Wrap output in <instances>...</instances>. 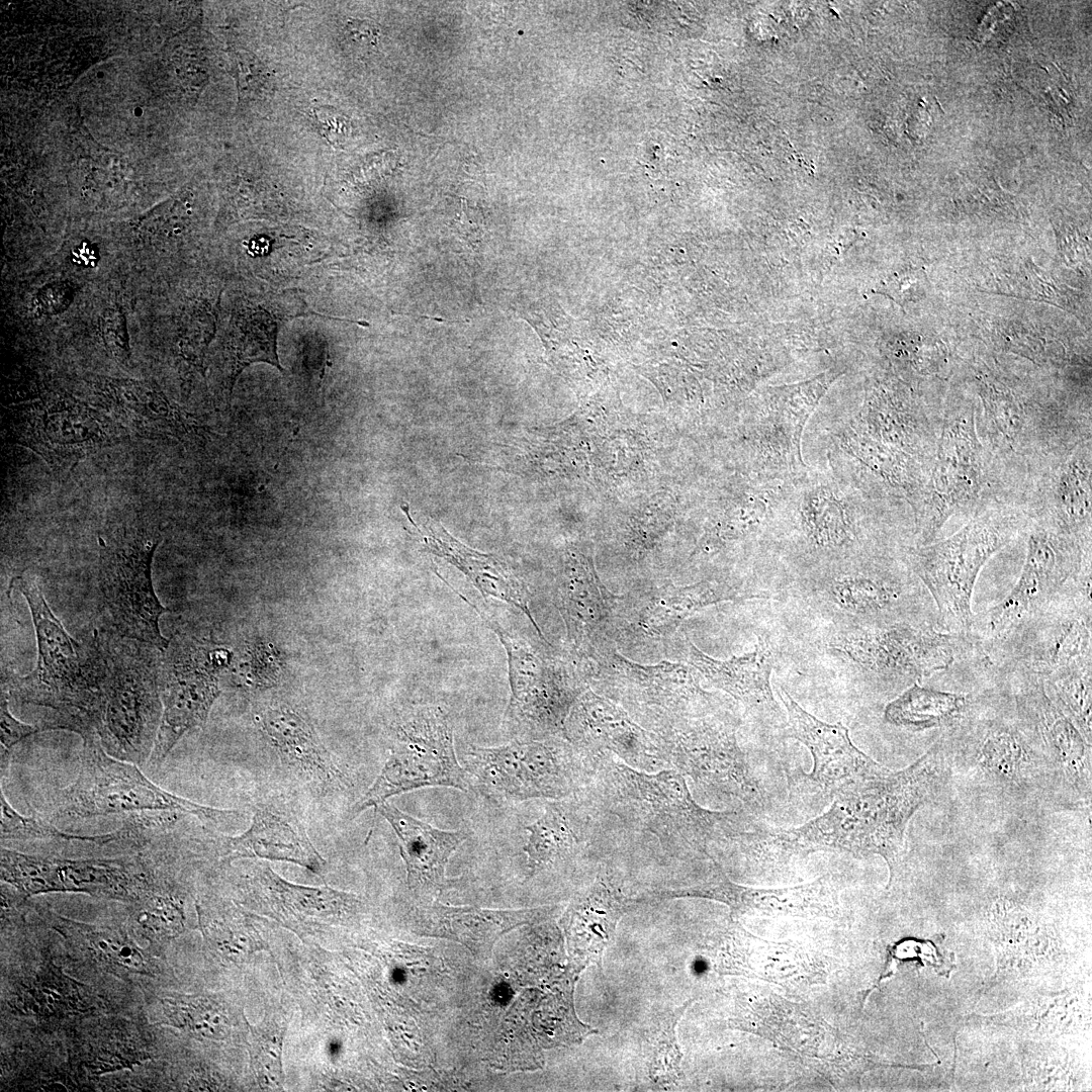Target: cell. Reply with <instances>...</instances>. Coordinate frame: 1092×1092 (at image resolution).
Here are the masks:
<instances>
[{
  "label": "cell",
  "instance_id": "1",
  "mask_svg": "<svg viewBox=\"0 0 1092 1092\" xmlns=\"http://www.w3.org/2000/svg\"><path fill=\"white\" fill-rule=\"evenodd\" d=\"M939 736L909 766L836 795L829 809L795 828L752 831L748 851L779 858L819 850L877 854L894 873L913 815L933 799L950 776Z\"/></svg>",
  "mask_w": 1092,
  "mask_h": 1092
},
{
  "label": "cell",
  "instance_id": "2",
  "mask_svg": "<svg viewBox=\"0 0 1092 1092\" xmlns=\"http://www.w3.org/2000/svg\"><path fill=\"white\" fill-rule=\"evenodd\" d=\"M593 769L577 796L599 823L644 838L678 858L710 860L713 845H724L751 827L736 810L712 811L699 805L685 777L674 768L648 772L609 752L593 753Z\"/></svg>",
  "mask_w": 1092,
  "mask_h": 1092
},
{
  "label": "cell",
  "instance_id": "3",
  "mask_svg": "<svg viewBox=\"0 0 1092 1092\" xmlns=\"http://www.w3.org/2000/svg\"><path fill=\"white\" fill-rule=\"evenodd\" d=\"M940 736L950 774L1002 798L1039 796L1049 801L1044 762L1001 675L982 689L967 716Z\"/></svg>",
  "mask_w": 1092,
  "mask_h": 1092
},
{
  "label": "cell",
  "instance_id": "4",
  "mask_svg": "<svg viewBox=\"0 0 1092 1092\" xmlns=\"http://www.w3.org/2000/svg\"><path fill=\"white\" fill-rule=\"evenodd\" d=\"M1028 521L1023 504L997 502L947 538L907 548L906 560L930 595L942 631L971 634L972 595L981 569L1024 533Z\"/></svg>",
  "mask_w": 1092,
  "mask_h": 1092
},
{
  "label": "cell",
  "instance_id": "5",
  "mask_svg": "<svg viewBox=\"0 0 1092 1092\" xmlns=\"http://www.w3.org/2000/svg\"><path fill=\"white\" fill-rule=\"evenodd\" d=\"M12 583L29 605L38 657L35 668L12 679L11 694L19 701L49 707L60 717L50 729L81 733L89 728L100 691V655H87L52 613L34 578L18 575Z\"/></svg>",
  "mask_w": 1092,
  "mask_h": 1092
},
{
  "label": "cell",
  "instance_id": "6",
  "mask_svg": "<svg viewBox=\"0 0 1092 1092\" xmlns=\"http://www.w3.org/2000/svg\"><path fill=\"white\" fill-rule=\"evenodd\" d=\"M582 663L588 688L652 732L724 709L723 701L703 688L700 672L684 661L641 664L611 646Z\"/></svg>",
  "mask_w": 1092,
  "mask_h": 1092
},
{
  "label": "cell",
  "instance_id": "7",
  "mask_svg": "<svg viewBox=\"0 0 1092 1092\" xmlns=\"http://www.w3.org/2000/svg\"><path fill=\"white\" fill-rule=\"evenodd\" d=\"M462 761L471 786L498 803L575 798L593 769L592 755L561 736L513 739L492 747L473 745Z\"/></svg>",
  "mask_w": 1092,
  "mask_h": 1092
},
{
  "label": "cell",
  "instance_id": "8",
  "mask_svg": "<svg viewBox=\"0 0 1092 1092\" xmlns=\"http://www.w3.org/2000/svg\"><path fill=\"white\" fill-rule=\"evenodd\" d=\"M462 599L475 609L506 650L511 691L503 719L507 731L514 739L565 737L570 709L588 688L581 668L554 654L547 640L538 642L509 631Z\"/></svg>",
  "mask_w": 1092,
  "mask_h": 1092
},
{
  "label": "cell",
  "instance_id": "9",
  "mask_svg": "<svg viewBox=\"0 0 1092 1092\" xmlns=\"http://www.w3.org/2000/svg\"><path fill=\"white\" fill-rule=\"evenodd\" d=\"M975 406L949 407L940 422L922 503L914 514L916 546L933 542L959 514L974 516L994 500L1000 484L978 437Z\"/></svg>",
  "mask_w": 1092,
  "mask_h": 1092
},
{
  "label": "cell",
  "instance_id": "10",
  "mask_svg": "<svg viewBox=\"0 0 1092 1092\" xmlns=\"http://www.w3.org/2000/svg\"><path fill=\"white\" fill-rule=\"evenodd\" d=\"M1026 555L1020 575L998 604L973 617L971 636L982 648L1044 609L1079 581H1091V545L1029 517Z\"/></svg>",
  "mask_w": 1092,
  "mask_h": 1092
},
{
  "label": "cell",
  "instance_id": "11",
  "mask_svg": "<svg viewBox=\"0 0 1092 1092\" xmlns=\"http://www.w3.org/2000/svg\"><path fill=\"white\" fill-rule=\"evenodd\" d=\"M147 654L100 655V691L89 722L107 753L138 765L151 757L163 713L160 663Z\"/></svg>",
  "mask_w": 1092,
  "mask_h": 1092
},
{
  "label": "cell",
  "instance_id": "12",
  "mask_svg": "<svg viewBox=\"0 0 1092 1092\" xmlns=\"http://www.w3.org/2000/svg\"><path fill=\"white\" fill-rule=\"evenodd\" d=\"M76 780L58 797V812L72 818H92L127 812L164 811L201 820L225 822L237 810L204 806L169 793L151 782L138 764L118 759L103 748L94 731H86Z\"/></svg>",
  "mask_w": 1092,
  "mask_h": 1092
},
{
  "label": "cell",
  "instance_id": "13",
  "mask_svg": "<svg viewBox=\"0 0 1092 1092\" xmlns=\"http://www.w3.org/2000/svg\"><path fill=\"white\" fill-rule=\"evenodd\" d=\"M431 787L467 792L472 786L456 755L449 713L441 706L419 705L394 724L389 755L374 783L352 806L351 817L394 796Z\"/></svg>",
  "mask_w": 1092,
  "mask_h": 1092
},
{
  "label": "cell",
  "instance_id": "14",
  "mask_svg": "<svg viewBox=\"0 0 1092 1092\" xmlns=\"http://www.w3.org/2000/svg\"><path fill=\"white\" fill-rule=\"evenodd\" d=\"M1089 581H1079L1044 609L998 640L980 648L998 673L1020 670L1041 678L1092 662V604Z\"/></svg>",
  "mask_w": 1092,
  "mask_h": 1092
},
{
  "label": "cell",
  "instance_id": "15",
  "mask_svg": "<svg viewBox=\"0 0 1092 1092\" xmlns=\"http://www.w3.org/2000/svg\"><path fill=\"white\" fill-rule=\"evenodd\" d=\"M828 647L873 675L908 687L979 653L971 635L915 621L854 628L834 635Z\"/></svg>",
  "mask_w": 1092,
  "mask_h": 1092
},
{
  "label": "cell",
  "instance_id": "16",
  "mask_svg": "<svg viewBox=\"0 0 1092 1092\" xmlns=\"http://www.w3.org/2000/svg\"><path fill=\"white\" fill-rule=\"evenodd\" d=\"M738 727V718L723 709L653 733L669 768L705 793L754 810L761 807L762 794L739 745Z\"/></svg>",
  "mask_w": 1092,
  "mask_h": 1092
},
{
  "label": "cell",
  "instance_id": "17",
  "mask_svg": "<svg viewBox=\"0 0 1092 1092\" xmlns=\"http://www.w3.org/2000/svg\"><path fill=\"white\" fill-rule=\"evenodd\" d=\"M1000 675L1044 762L1049 801L1069 809L1090 807L1092 744L1050 698L1040 676L1020 670Z\"/></svg>",
  "mask_w": 1092,
  "mask_h": 1092
},
{
  "label": "cell",
  "instance_id": "18",
  "mask_svg": "<svg viewBox=\"0 0 1092 1092\" xmlns=\"http://www.w3.org/2000/svg\"><path fill=\"white\" fill-rule=\"evenodd\" d=\"M161 536L146 528H122L100 539L99 587L110 621L121 636L160 650L169 643L159 620L169 610L158 600L152 562Z\"/></svg>",
  "mask_w": 1092,
  "mask_h": 1092
},
{
  "label": "cell",
  "instance_id": "19",
  "mask_svg": "<svg viewBox=\"0 0 1092 1092\" xmlns=\"http://www.w3.org/2000/svg\"><path fill=\"white\" fill-rule=\"evenodd\" d=\"M10 420L17 442L56 474H69L86 457L118 442L109 418L68 395L20 404Z\"/></svg>",
  "mask_w": 1092,
  "mask_h": 1092
},
{
  "label": "cell",
  "instance_id": "20",
  "mask_svg": "<svg viewBox=\"0 0 1092 1092\" xmlns=\"http://www.w3.org/2000/svg\"><path fill=\"white\" fill-rule=\"evenodd\" d=\"M1 879L25 897L81 892L133 902L155 884L140 858H56L1 847Z\"/></svg>",
  "mask_w": 1092,
  "mask_h": 1092
},
{
  "label": "cell",
  "instance_id": "21",
  "mask_svg": "<svg viewBox=\"0 0 1092 1092\" xmlns=\"http://www.w3.org/2000/svg\"><path fill=\"white\" fill-rule=\"evenodd\" d=\"M780 698L786 707L788 721L785 736L803 743L811 752L814 766L810 775L802 774L800 787L806 793L824 799L883 778L891 769L859 750L851 741L848 729L841 723H826L803 709L782 687Z\"/></svg>",
  "mask_w": 1092,
  "mask_h": 1092
},
{
  "label": "cell",
  "instance_id": "22",
  "mask_svg": "<svg viewBox=\"0 0 1092 1092\" xmlns=\"http://www.w3.org/2000/svg\"><path fill=\"white\" fill-rule=\"evenodd\" d=\"M740 598V590L720 580L634 589L619 597L615 643L648 647L664 642L699 611Z\"/></svg>",
  "mask_w": 1092,
  "mask_h": 1092
},
{
  "label": "cell",
  "instance_id": "23",
  "mask_svg": "<svg viewBox=\"0 0 1092 1092\" xmlns=\"http://www.w3.org/2000/svg\"><path fill=\"white\" fill-rule=\"evenodd\" d=\"M564 736L584 753L609 752L636 769L654 772L669 768L654 733L590 688L574 701L565 721Z\"/></svg>",
  "mask_w": 1092,
  "mask_h": 1092
},
{
  "label": "cell",
  "instance_id": "24",
  "mask_svg": "<svg viewBox=\"0 0 1092 1092\" xmlns=\"http://www.w3.org/2000/svg\"><path fill=\"white\" fill-rule=\"evenodd\" d=\"M159 679L163 713L150 762L158 767L180 738L203 724L218 695L216 679L198 656L169 640L163 649Z\"/></svg>",
  "mask_w": 1092,
  "mask_h": 1092
},
{
  "label": "cell",
  "instance_id": "25",
  "mask_svg": "<svg viewBox=\"0 0 1092 1092\" xmlns=\"http://www.w3.org/2000/svg\"><path fill=\"white\" fill-rule=\"evenodd\" d=\"M1029 517L1041 519L1085 545H1092V445L1078 443L1034 479Z\"/></svg>",
  "mask_w": 1092,
  "mask_h": 1092
},
{
  "label": "cell",
  "instance_id": "26",
  "mask_svg": "<svg viewBox=\"0 0 1092 1092\" xmlns=\"http://www.w3.org/2000/svg\"><path fill=\"white\" fill-rule=\"evenodd\" d=\"M619 597L600 580L589 560L571 555L555 598L573 655L582 662L615 643Z\"/></svg>",
  "mask_w": 1092,
  "mask_h": 1092
},
{
  "label": "cell",
  "instance_id": "27",
  "mask_svg": "<svg viewBox=\"0 0 1092 1092\" xmlns=\"http://www.w3.org/2000/svg\"><path fill=\"white\" fill-rule=\"evenodd\" d=\"M216 845L226 859L256 857L286 861L318 876L327 866L297 814L279 801L257 804L249 828L238 836L218 838Z\"/></svg>",
  "mask_w": 1092,
  "mask_h": 1092
},
{
  "label": "cell",
  "instance_id": "28",
  "mask_svg": "<svg viewBox=\"0 0 1092 1092\" xmlns=\"http://www.w3.org/2000/svg\"><path fill=\"white\" fill-rule=\"evenodd\" d=\"M427 550L460 570L484 598L492 597L521 610L542 639H545L530 609L531 595L526 584L500 557L479 552L453 537L432 519L415 521L401 506Z\"/></svg>",
  "mask_w": 1092,
  "mask_h": 1092
},
{
  "label": "cell",
  "instance_id": "29",
  "mask_svg": "<svg viewBox=\"0 0 1092 1092\" xmlns=\"http://www.w3.org/2000/svg\"><path fill=\"white\" fill-rule=\"evenodd\" d=\"M638 903L627 896L611 871L575 895L564 916L568 943L579 973L588 965L601 966L605 949L614 939L621 917Z\"/></svg>",
  "mask_w": 1092,
  "mask_h": 1092
},
{
  "label": "cell",
  "instance_id": "30",
  "mask_svg": "<svg viewBox=\"0 0 1092 1092\" xmlns=\"http://www.w3.org/2000/svg\"><path fill=\"white\" fill-rule=\"evenodd\" d=\"M96 387L99 405L109 419L143 438L183 441L197 427L190 415L150 383L106 379Z\"/></svg>",
  "mask_w": 1092,
  "mask_h": 1092
},
{
  "label": "cell",
  "instance_id": "31",
  "mask_svg": "<svg viewBox=\"0 0 1092 1092\" xmlns=\"http://www.w3.org/2000/svg\"><path fill=\"white\" fill-rule=\"evenodd\" d=\"M257 718L281 763L298 779L322 793L350 785L313 728L296 711L286 706L268 708Z\"/></svg>",
  "mask_w": 1092,
  "mask_h": 1092
},
{
  "label": "cell",
  "instance_id": "32",
  "mask_svg": "<svg viewBox=\"0 0 1092 1092\" xmlns=\"http://www.w3.org/2000/svg\"><path fill=\"white\" fill-rule=\"evenodd\" d=\"M681 639L682 661L694 666L709 686L741 703L746 713L778 711L770 686L774 651L764 635L758 636L753 651L725 660L704 653L687 634Z\"/></svg>",
  "mask_w": 1092,
  "mask_h": 1092
},
{
  "label": "cell",
  "instance_id": "33",
  "mask_svg": "<svg viewBox=\"0 0 1092 1092\" xmlns=\"http://www.w3.org/2000/svg\"><path fill=\"white\" fill-rule=\"evenodd\" d=\"M523 847L529 876L565 861L599 845L602 827L587 806L577 797L546 804L542 815L525 826Z\"/></svg>",
  "mask_w": 1092,
  "mask_h": 1092
},
{
  "label": "cell",
  "instance_id": "34",
  "mask_svg": "<svg viewBox=\"0 0 1092 1092\" xmlns=\"http://www.w3.org/2000/svg\"><path fill=\"white\" fill-rule=\"evenodd\" d=\"M394 831L413 888L442 890L450 857L469 837L466 830H443L418 819L388 801L375 808Z\"/></svg>",
  "mask_w": 1092,
  "mask_h": 1092
},
{
  "label": "cell",
  "instance_id": "35",
  "mask_svg": "<svg viewBox=\"0 0 1092 1092\" xmlns=\"http://www.w3.org/2000/svg\"><path fill=\"white\" fill-rule=\"evenodd\" d=\"M980 692L945 691L914 682L887 704L884 718L908 731L942 730L943 733L967 716Z\"/></svg>",
  "mask_w": 1092,
  "mask_h": 1092
},
{
  "label": "cell",
  "instance_id": "36",
  "mask_svg": "<svg viewBox=\"0 0 1092 1092\" xmlns=\"http://www.w3.org/2000/svg\"><path fill=\"white\" fill-rule=\"evenodd\" d=\"M252 882L270 903L301 916L328 917L351 913L360 906L357 897L330 887H306L285 881L267 864L257 863Z\"/></svg>",
  "mask_w": 1092,
  "mask_h": 1092
},
{
  "label": "cell",
  "instance_id": "37",
  "mask_svg": "<svg viewBox=\"0 0 1092 1092\" xmlns=\"http://www.w3.org/2000/svg\"><path fill=\"white\" fill-rule=\"evenodd\" d=\"M230 343V393L245 368L268 363L283 371L277 354L278 320L265 307L245 305L234 317Z\"/></svg>",
  "mask_w": 1092,
  "mask_h": 1092
},
{
  "label": "cell",
  "instance_id": "38",
  "mask_svg": "<svg viewBox=\"0 0 1092 1092\" xmlns=\"http://www.w3.org/2000/svg\"><path fill=\"white\" fill-rule=\"evenodd\" d=\"M56 928L108 971L139 975L151 973V962L147 956L119 931L63 917H56Z\"/></svg>",
  "mask_w": 1092,
  "mask_h": 1092
},
{
  "label": "cell",
  "instance_id": "39",
  "mask_svg": "<svg viewBox=\"0 0 1092 1092\" xmlns=\"http://www.w3.org/2000/svg\"><path fill=\"white\" fill-rule=\"evenodd\" d=\"M160 1014L164 1024L200 1039L221 1040L232 1028L223 1003L208 995L165 996L160 1002Z\"/></svg>",
  "mask_w": 1092,
  "mask_h": 1092
},
{
  "label": "cell",
  "instance_id": "40",
  "mask_svg": "<svg viewBox=\"0 0 1092 1092\" xmlns=\"http://www.w3.org/2000/svg\"><path fill=\"white\" fill-rule=\"evenodd\" d=\"M1041 679L1050 698L1092 744V662L1060 669Z\"/></svg>",
  "mask_w": 1092,
  "mask_h": 1092
},
{
  "label": "cell",
  "instance_id": "41",
  "mask_svg": "<svg viewBox=\"0 0 1092 1092\" xmlns=\"http://www.w3.org/2000/svg\"><path fill=\"white\" fill-rule=\"evenodd\" d=\"M802 504V525L809 539L822 547H837L850 542L854 525L843 505L826 489L807 494Z\"/></svg>",
  "mask_w": 1092,
  "mask_h": 1092
},
{
  "label": "cell",
  "instance_id": "42",
  "mask_svg": "<svg viewBox=\"0 0 1092 1092\" xmlns=\"http://www.w3.org/2000/svg\"><path fill=\"white\" fill-rule=\"evenodd\" d=\"M132 903L131 916L140 930L152 940H168L185 928L184 902L157 883Z\"/></svg>",
  "mask_w": 1092,
  "mask_h": 1092
},
{
  "label": "cell",
  "instance_id": "43",
  "mask_svg": "<svg viewBox=\"0 0 1092 1092\" xmlns=\"http://www.w3.org/2000/svg\"><path fill=\"white\" fill-rule=\"evenodd\" d=\"M1 841L4 840H79L96 844H106L132 837L131 828L126 825L123 828L107 834L84 836L67 833L57 829L42 819L33 816H24L18 813L6 800L1 792Z\"/></svg>",
  "mask_w": 1092,
  "mask_h": 1092
},
{
  "label": "cell",
  "instance_id": "44",
  "mask_svg": "<svg viewBox=\"0 0 1092 1092\" xmlns=\"http://www.w3.org/2000/svg\"><path fill=\"white\" fill-rule=\"evenodd\" d=\"M27 983L19 992L27 1010L41 1015H53L78 1012L83 1006L77 986L59 972H43Z\"/></svg>",
  "mask_w": 1092,
  "mask_h": 1092
},
{
  "label": "cell",
  "instance_id": "45",
  "mask_svg": "<svg viewBox=\"0 0 1092 1092\" xmlns=\"http://www.w3.org/2000/svg\"><path fill=\"white\" fill-rule=\"evenodd\" d=\"M249 1027L250 1065L258 1084L265 1090H282V1043L285 1027L277 1023Z\"/></svg>",
  "mask_w": 1092,
  "mask_h": 1092
},
{
  "label": "cell",
  "instance_id": "46",
  "mask_svg": "<svg viewBox=\"0 0 1092 1092\" xmlns=\"http://www.w3.org/2000/svg\"><path fill=\"white\" fill-rule=\"evenodd\" d=\"M203 935L211 948L230 961H240L264 947L256 931L244 920L211 918L197 907Z\"/></svg>",
  "mask_w": 1092,
  "mask_h": 1092
},
{
  "label": "cell",
  "instance_id": "47",
  "mask_svg": "<svg viewBox=\"0 0 1092 1092\" xmlns=\"http://www.w3.org/2000/svg\"><path fill=\"white\" fill-rule=\"evenodd\" d=\"M691 999L672 1013L652 1024L646 1034V1052L649 1070L656 1080L671 1081L677 1077L681 1054L676 1042L675 1026L686 1008L694 1001Z\"/></svg>",
  "mask_w": 1092,
  "mask_h": 1092
},
{
  "label": "cell",
  "instance_id": "48",
  "mask_svg": "<svg viewBox=\"0 0 1092 1092\" xmlns=\"http://www.w3.org/2000/svg\"><path fill=\"white\" fill-rule=\"evenodd\" d=\"M233 76L237 81L239 101L255 102L273 93V78L266 66L249 51L231 55Z\"/></svg>",
  "mask_w": 1092,
  "mask_h": 1092
},
{
  "label": "cell",
  "instance_id": "49",
  "mask_svg": "<svg viewBox=\"0 0 1092 1092\" xmlns=\"http://www.w3.org/2000/svg\"><path fill=\"white\" fill-rule=\"evenodd\" d=\"M313 121L321 134L335 148H344L351 135L350 118L341 110L331 105H317L311 108Z\"/></svg>",
  "mask_w": 1092,
  "mask_h": 1092
},
{
  "label": "cell",
  "instance_id": "50",
  "mask_svg": "<svg viewBox=\"0 0 1092 1092\" xmlns=\"http://www.w3.org/2000/svg\"><path fill=\"white\" fill-rule=\"evenodd\" d=\"M47 730L44 726H32L17 720L9 711L6 691L1 695V771L7 767L10 753L15 744L22 739Z\"/></svg>",
  "mask_w": 1092,
  "mask_h": 1092
},
{
  "label": "cell",
  "instance_id": "51",
  "mask_svg": "<svg viewBox=\"0 0 1092 1092\" xmlns=\"http://www.w3.org/2000/svg\"><path fill=\"white\" fill-rule=\"evenodd\" d=\"M379 26L369 19L350 18L342 29L346 49L356 54H367L378 46Z\"/></svg>",
  "mask_w": 1092,
  "mask_h": 1092
},
{
  "label": "cell",
  "instance_id": "52",
  "mask_svg": "<svg viewBox=\"0 0 1092 1092\" xmlns=\"http://www.w3.org/2000/svg\"><path fill=\"white\" fill-rule=\"evenodd\" d=\"M132 113H133V115H134L135 117H140V116H142V115L144 114V110H143V108H142V107H140V106H136V107H135V108L133 109Z\"/></svg>",
  "mask_w": 1092,
  "mask_h": 1092
},
{
  "label": "cell",
  "instance_id": "53",
  "mask_svg": "<svg viewBox=\"0 0 1092 1092\" xmlns=\"http://www.w3.org/2000/svg\"><path fill=\"white\" fill-rule=\"evenodd\" d=\"M96 76H97V78H99V79H100V78H103V76H104V73H103V72H100V71H99V72H97Z\"/></svg>",
  "mask_w": 1092,
  "mask_h": 1092
}]
</instances>
